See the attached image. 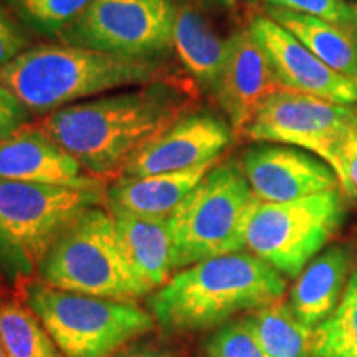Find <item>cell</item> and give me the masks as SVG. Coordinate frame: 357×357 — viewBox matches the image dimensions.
I'll use <instances>...</instances> for the list:
<instances>
[{
	"instance_id": "d4e9b609",
	"label": "cell",
	"mask_w": 357,
	"mask_h": 357,
	"mask_svg": "<svg viewBox=\"0 0 357 357\" xmlns=\"http://www.w3.org/2000/svg\"><path fill=\"white\" fill-rule=\"evenodd\" d=\"M208 357H268L250 318L225 324L207 342Z\"/></svg>"
},
{
	"instance_id": "836d02e7",
	"label": "cell",
	"mask_w": 357,
	"mask_h": 357,
	"mask_svg": "<svg viewBox=\"0 0 357 357\" xmlns=\"http://www.w3.org/2000/svg\"><path fill=\"white\" fill-rule=\"evenodd\" d=\"M356 2H357V0H356Z\"/></svg>"
},
{
	"instance_id": "7c38bea8",
	"label": "cell",
	"mask_w": 357,
	"mask_h": 357,
	"mask_svg": "<svg viewBox=\"0 0 357 357\" xmlns=\"http://www.w3.org/2000/svg\"><path fill=\"white\" fill-rule=\"evenodd\" d=\"M231 141V128L208 111H189L146 144L124 167L121 176L189 171L208 162Z\"/></svg>"
},
{
	"instance_id": "44dd1931",
	"label": "cell",
	"mask_w": 357,
	"mask_h": 357,
	"mask_svg": "<svg viewBox=\"0 0 357 357\" xmlns=\"http://www.w3.org/2000/svg\"><path fill=\"white\" fill-rule=\"evenodd\" d=\"M268 357H310L314 328L298 319L284 303L261 307L248 316Z\"/></svg>"
},
{
	"instance_id": "4316f807",
	"label": "cell",
	"mask_w": 357,
	"mask_h": 357,
	"mask_svg": "<svg viewBox=\"0 0 357 357\" xmlns=\"http://www.w3.org/2000/svg\"><path fill=\"white\" fill-rule=\"evenodd\" d=\"M29 48V40L19 24L0 3V68L10 63Z\"/></svg>"
},
{
	"instance_id": "d6986e66",
	"label": "cell",
	"mask_w": 357,
	"mask_h": 357,
	"mask_svg": "<svg viewBox=\"0 0 357 357\" xmlns=\"http://www.w3.org/2000/svg\"><path fill=\"white\" fill-rule=\"evenodd\" d=\"M351 266V253L346 247H331L316 257L301 271L291 289V310L306 326L328 319L336 310L344 291Z\"/></svg>"
},
{
	"instance_id": "52a82bcc",
	"label": "cell",
	"mask_w": 357,
	"mask_h": 357,
	"mask_svg": "<svg viewBox=\"0 0 357 357\" xmlns=\"http://www.w3.org/2000/svg\"><path fill=\"white\" fill-rule=\"evenodd\" d=\"M25 300L63 357H109L154 328V316L131 301L108 300L30 283Z\"/></svg>"
},
{
	"instance_id": "8fae6325",
	"label": "cell",
	"mask_w": 357,
	"mask_h": 357,
	"mask_svg": "<svg viewBox=\"0 0 357 357\" xmlns=\"http://www.w3.org/2000/svg\"><path fill=\"white\" fill-rule=\"evenodd\" d=\"M250 33L266 53L281 86L339 105H357V82L329 68L300 40L266 15H255Z\"/></svg>"
},
{
	"instance_id": "9a60e30c",
	"label": "cell",
	"mask_w": 357,
	"mask_h": 357,
	"mask_svg": "<svg viewBox=\"0 0 357 357\" xmlns=\"http://www.w3.org/2000/svg\"><path fill=\"white\" fill-rule=\"evenodd\" d=\"M0 178L63 187L101 185L100 178L33 124H24L0 141Z\"/></svg>"
},
{
	"instance_id": "9c48e42d",
	"label": "cell",
	"mask_w": 357,
	"mask_h": 357,
	"mask_svg": "<svg viewBox=\"0 0 357 357\" xmlns=\"http://www.w3.org/2000/svg\"><path fill=\"white\" fill-rule=\"evenodd\" d=\"M356 131L357 105L280 89L258 109L243 134L252 141L300 147L318 155L336 172L347 197H354L342 164V147Z\"/></svg>"
},
{
	"instance_id": "30bf717a",
	"label": "cell",
	"mask_w": 357,
	"mask_h": 357,
	"mask_svg": "<svg viewBox=\"0 0 357 357\" xmlns=\"http://www.w3.org/2000/svg\"><path fill=\"white\" fill-rule=\"evenodd\" d=\"M176 15V0H93L56 38L113 55L158 58L174 48Z\"/></svg>"
},
{
	"instance_id": "2e32d148",
	"label": "cell",
	"mask_w": 357,
	"mask_h": 357,
	"mask_svg": "<svg viewBox=\"0 0 357 357\" xmlns=\"http://www.w3.org/2000/svg\"><path fill=\"white\" fill-rule=\"evenodd\" d=\"M213 0H177L176 48L187 73L208 93L215 84L234 33H223L213 19Z\"/></svg>"
},
{
	"instance_id": "ba28073f",
	"label": "cell",
	"mask_w": 357,
	"mask_h": 357,
	"mask_svg": "<svg viewBox=\"0 0 357 357\" xmlns=\"http://www.w3.org/2000/svg\"><path fill=\"white\" fill-rule=\"evenodd\" d=\"M344 217L341 187L289 202H260L250 218L245 243L281 275L296 278L337 234Z\"/></svg>"
},
{
	"instance_id": "484cf974",
	"label": "cell",
	"mask_w": 357,
	"mask_h": 357,
	"mask_svg": "<svg viewBox=\"0 0 357 357\" xmlns=\"http://www.w3.org/2000/svg\"><path fill=\"white\" fill-rule=\"evenodd\" d=\"M266 7L284 8L306 15L334 22V24H352V6L346 0H263Z\"/></svg>"
},
{
	"instance_id": "cb8c5ba5",
	"label": "cell",
	"mask_w": 357,
	"mask_h": 357,
	"mask_svg": "<svg viewBox=\"0 0 357 357\" xmlns=\"http://www.w3.org/2000/svg\"><path fill=\"white\" fill-rule=\"evenodd\" d=\"M26 29L58 37L84 12L93 0H6Z\"/></svg>"
},
{
	"instance_id": "5b68a950",
	"label": "cell",
	"mask_w": 357,
	"mask_h": 357,
	"mask_svg": "<svg viewBox=\"0 0 357 357\" xmlns=\"http://www.w3.org/2000/svg\"><path fill=\"white\" fill-rule=\"evenodd\" d=\"M101 202L100 187L0 178V273L7 278L32 275L61 231Z\"/></svg>"
},
{
	"instance_id": "5bb4252c",
	"label": "cell",
	"mask_w": 357,
	"mask_h": 357,
	"mask_svg": "<svg viewBox=\"0 0 357 357\" xmlns=\"http://www.w3.org/2000/svg\"><path fill=\"white\" fill-rule=\"evenodd\" d=\"M280 89L284 88L248 26L236 30L211 91L225 111L230 128L243 134L258 109Z\"/></svg>"
},
{
	"instance_id": "3957f363",
	"label": "cell",
	"mask_w": 357,
	"mask_h": 357,
	"mask_svg": "<svg viewBox=\"0 0 357 357\" xmlns=\"http://www.w3.org/2000/svg\"><path fill=\"white\" fill-rule=\"evenodd\" d=\"M287 281L253 253H229L194 263L160 287L149 305L166 331L190 333L223 324L231 316L281 301Z\"/></svg>"
},
{
	"instance_id": "7402d4cb",
	"label": "cell",
	"mask_w": 357,
	"mask_h": 357,
	"mask_svg": "<svg viewBox=\"0 0 357 357\" xmlns=\"http://www.w3.org/2000/svg\"><path fill=\"white\" fill-rule=\"evenodd\" d=\"M0 341L8 357H63L38 316L19 301L0 303Z\"/></svg>"
},
{
	"instance_id": "83f0119b",
	"label": "cell",
	"mask_w": 357,
	"mask_h": 357,
	"mask_svg": "<svg viewBox=\"0 0 357 357\" xmlns=\"http://www.w3.org/2000/svg\"><path fill=\"white\" fill-rule=\"evenodd\" d=\"M30 114L19 98L0 84V141L26 124Z\"/></svg>"
},
{
	"instance_id": "4dcf8cb0",
	"label": "cell",
	"mask_w": 357,
	"mask_h": 357,
	"mask_svg": "<svg viewBox=\"0 0 357 357\" xmlns=\"http://www.w3.org/2000/svg\"><path fill=\"white\" fill-rule=\"evenodd\" d=\"M231 2L243 3V6H247V7H255L257 6V0H231Z\"/></svg>"
},
{
	"instance_id": "277c9868",
	"label": "cell",
	"mask_w": 357,
	"mask_h": 357,
	"mask_svg": "<svg viewBox=\"0 0 357 357\" xmlns=\"http://www.w3.org/2000/svg\"><path fill=\"white\" fill-rule=\"evenodd\" d=\"M258 204L242 166L215 164L169 217L176 268L242 252Z\"/></svg>"
},
{
	"instance_id": "f546056e",
	"label": "cell",
	"mask_w": 357,
	"mask_h": 357,
	"mask_svg": "<svg viewBox=\"0 0 357 357\" xmlns=\"http://www.w3.org/2000/svg\"><path fill=\"white\" fill-rule=\"evenodd\" d=\"M129 357H169V356L162 354V352H155V351H141V352H136V354H132Z\"/></svg>"
},
{
	"instance_id": "6da1fadb",
	"label": "cell",
	"mask_w": 357,
	"mask_h": 357,
	"mask_svg": "<svg viewBox=\"0 0 357 357\" xmlns=\"http://www.w3.org/2000/svg\"><path fill=\"white\" fill-rule=\"evenodd\" d=\"M190 108L189 91L177 82L162 79L65 106L37 126L100 178L123 172L142 147Z\"/></svg>"
},
{
	"instance_id": "1f68e13d",
	"label": "cell",
	"mask_w": 357,
	"mask_h": 357,
	"mask_svg": "<svg viewBox=\"0 0 357 357\" xmlns=\"http://www.w3.org/2000/svg\"><path fill=\"white\" fill-rule=\"evenodd\" d=\"M352 29L357 30V6H352Z\"/></svg>"
},
{
	"instance_id": "ac0fdd59",
	"label": "cell",
	"mask_w": 357,
	"mask_h": 357,
	"mask_svg": "<svg viewBox=\"0 0 357 357\" xmlns=\"http://www.w3.org/2000/svg\"><path fill=\"white\" fill-rule=\"evenodd\" d=\"M217 162H208L189 171L121 176L108 190L111 212L139 217H171L197 184Z\"/></svg>"
},
{
	"instance_id": "4fadbf2b",
	"label": "cell",
	"mask_w": 357,
	"mask_h": 357,
	"mask_svg": "<svg viewBox=\"0 0 357 357\" xmlns=\"http://www.w3.org/2000/svg\"><path fill=\"white\" fill-rule=\"evenodd\" d=\"M242 171L260 202H289L341 187L328 162L293 146L252 147L243 154Z\"/></svg>"
},
{
	"instance_id": "f1b7e54d",
	"label": "cell",
	"mask_w": 357,
	"mask_h": 357,
	"mask_svg": "<svg viewBox=\"0 0 357 357\" xmlns=\"http://www.w3.org/2000/svg\"><path fill=\"white\" fill-rule=\"evenodd\" d=\"M342 164H344L346 177L351 185L352 195L357 197V131L351 134L349 139L342 147Z\"/></svg>"
},
{
	"instance_id": "7a4b0ae2",
	"label": "cell",
	"mask_w": 357,
	"mask_h": 357,
	"mask_svg": "<svg viewBox=\"0 0 357 357\" xmlns=\"http://www.w3.org/2000/svg\"><path fill=\"white\" fill-rule=\"evenodd\" d=\"M162 79L171 78L155 58L121 56L66 43L26 48L0 68V84L35 114Z\"/></svg>"
},
{
	"instance_id": "ffe728a7",
	"label": "cell",
	"mask_w": 357,
	"mask_h": 357,
	"mask_svg": "<svg viewBox=\"0 0 357 357\" xmlns=\"http://www.w3.org/2000/svg\"><path fill=\"white\" fill-rule=\"evenodd\" d=\"M266 15L293 33L329 68L357 82L356 29L284 8L266 7Z\"/></svg>"
},
{
	"instance_id": "d6a6232c",
	"label": "cell",
	"mask_w": 357,
	"mask_h": 357,
	"mask_svg": "<svg viewBox=\"0 0 357 357\" xmlns=\"http://www.w3.org/2000/svg\"><path fill=\"white\" fill-rule=\"evenodd\" d=\"M0 357H8V356H7V352H6V349H3L2 341H0Z\"/></svg>"
},
{
	"instance_id": "603a6c76",
	"label": "cell",
	"mask_w": 357,
	"mask_h": 357,
	"mask_svg": "<svg viewBox=\"0 0 357 357\" xmlns=\"http://www.w3.org/2000/svg\"><path fill=\"white\" fill-rule=\"evenodd\" d=\"M312 357H357V270L331 316L314 328Z\"/></svg>"
},
{
	"instance_id": "e0dca14e",
	"label": "cell",
	"mask_w": 357,
	"mask_h": 357,
	"mask_svg": "<svg viewBox=\"0 0 357 357\" xmlns=\"http://www.w3.org/2000/svg\"><path fill=\"white\" fill-rule=\"evenodd\" d=\"M129 270L146 294L169 281L174 263V238L169 217H139L111 212Z\"/></svg>"
},
{
	"instance_id": "8992f818",
	"label": "cell",
	"mask_w": 357,
	"mask_h": 357,
	"mask_svg": "<svg viewBox=\"0 0 357 357\" xmlns=\"http://www.w3.org/2000/svg\"><path fill=\"white\" fill-rule=\"evenodd\" d=\"M37 271L42 283L63 291L119 301L146 294L124 258L113 213L100 205L61 231Z\"/></svg>"
}]
</instances>
